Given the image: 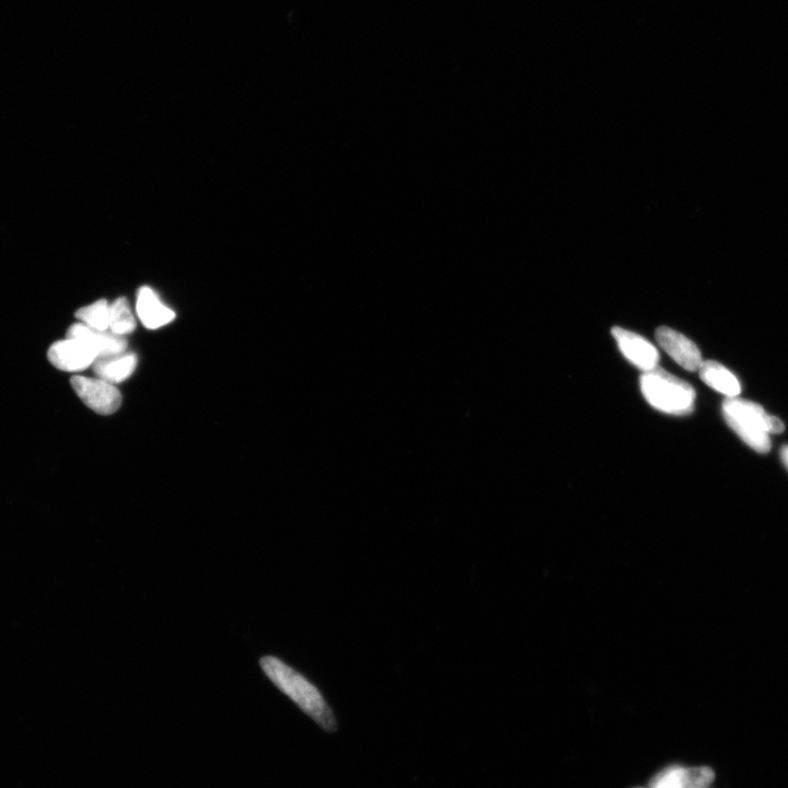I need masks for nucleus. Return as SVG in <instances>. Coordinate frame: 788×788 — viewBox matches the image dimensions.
I'll return each instance as SVG.
<instances>
[{
  "label": "nucleus",
  "instance_id": "14",
  "mask_svg": "<svg viewBox=\"0 0 788 788\" xmlns=\"http://www.w3.org/2000/svg\"><path fill=\"white\" fill-rule=\"evenodd\" d=\"M135 328L136 321L127 300L123 297L115 300L110 306L109 330L114 334L123 336L132 333Z\"/></svg>",
  "mask_w": 788,
  "mask_h": 788
},
{
  "label": "nucleus",
  "instance_id": "2",
  "mask_svg": "<svg viewBox=\"0 0 788 788\" xmlns=\"http://www.w3.org/2000/svg\"><path fill=\"white\" fill-rule=\"evenodd\" d=\"M727 424L757 453L767 454L771 449L770 434H782L784 423L769 415L758 403L738 398H728L723 404Z\"/></svg>",
  "mask_w": 788,
  "mask_h": 788
},
{
  "label": "nucleus",
  "instance_id": "11",
  "mask_svg": "<svg viewBox=\"0 0 788 788\" xmlns=\"http://www.w3.org/2000/svg\"><path fill=\"white\" fill-rule=\"evenodd\" d=\"M92 366H94V372L98 378L117 385L133 375L137 366V357L134 354L125 353L99 357Z\"/></svg>",
  "mask_w": 788,
  "mask_h": 788
},
{
  "label": "nucleus",
  "instance_id": "13",
  "mask_svg": "<svg viewBox=\"0 0 788 788\" xmlns=\"http://www.w3.org/2000/svg\"><path fill=\"white\" fill-rule=\"evenodd\" d=\"M76 318L85 326L97 330L108 331L110 326V306L106 300L81 308L76 312Z\"/></svg>",
  "mask_w": 788,
  "mask_h": 788
},
{
  "label": "nucleus",
  "instance_id": "1",
  "mask_svg": "<svg viewBox=\"0 0 788 788\" xmlns=\"http://www.w3.org/2000/svg\"><path fill=\"white\" fill-rule=\"evenodd\" d=\"M260 666L273 685L293 700L312 720L324 729L336 728L335 716L314 683L274 656L262 657Z\"/></svg>",
  "mask_w": 788,
  "mask_h": 788
},
{
  "label": "nucleus",
  "instance_id": "9",
  "mask_svg": "<svg viewBox=\"0 0 788 788\" xmlns=\"http://www.w3.org/2000/svg\"><path fill=\"white\" fill-rule=\"evenodd\" d=\"M67 338L85 342L97 353L98 358L120 355L127 349V342L123 336L109 330L97 331L80 322L68 329Z\"/></svg>",
  "mask_w": 788,
  "mask_h": 788
},
{
  "label": "nucleus",
  "instance_id": "10",
  "mask_svg": "<svg viewBox=\"0 0 788 788\" xmlns=\"http://www.w3.org/2000/svg\"><path fill=\"white\" fill-rule=\"evenodd\" d=\"M137 315L147 329L156 330L175 320L176 314L161 303L152 288L139 289L136 303Z\"/></svg>",
  "mask_w": 788,
  "mask_h": 788
},
{
  "label": "nucleus",
  "instance_id": "3",
  "mask_svg": "<svg viewBox=\"0 0 788 788\" xmlns=\"http://www.w3.org/2000/svg\"><path fill=\"white\" fill-rule=\"evenodd\" d=\"M641 390L647 402L660 412L681 416L694 409V389L660 367L643 374Z\"/></svg>",
  "mask_w": 788,
  "mask_h": 788
},
{
  "label": "nucleus",
  "instance_id": "7",
  "mask_svg": "<svg viewBox=\"0 0 788 788\" xmlns=\"http://www.w3.org/2000/svg\"><path fill=\"white\" fill-rule=\"evenodd\" d=\"M657 343L662 349L688 372H697L703 363L699 347L687 336L667 327L656 331Z\"/></svg>",
  "mask_w": 788,
  "mask_h": 788
},
{
  "label": "nucleus",
  "instance_id": "15",
  "mask_svg": "<svg viewBox=\"0 0 788 788\" xmlns=\"http://www.w3.org/2000/svg\"><path fill=\"white\" fill-rule=\"evenodd\" d=\"M781 458H782V461H783L785 467L788 469V446H784L782 448Z\"/></svg>",
  "mask_w": 788,
  "mask_h": 788
},
{
  "label": "nucleus",
  "instance_id": "6",
  "mask_svg": "<svg viewBox=\"0 0 788 788\" xmlns=\"http://www.w3.org/2000/svg\"><path fill=\"white\" fill-rule=\"evenodd\" d=\"M612 335L621 353L635 367L643 370L644 373L658 367L659 353L656 347L643 336L618 327L612 329Z\"/></svg>",
  "mask_w": 788,
  "mask_h": 788
},
{
  "label": "nucleus",
  "instance_id": "4",
  "mask_svg": "<svg viewBox=\"0 0 788 788\" xmlns=\"http://www.w3.org/2000/svg\"><path fill=\"white\" fill-rule=\"evenodd\" d=\"M71 384L81 401L98 414L110 415L121 407V392L106 380L75 376Z\"/></svg>",
  "mask_w": 788,
  "mask_h": 788
},
{
  "label": "nucleus",
  "instance_id": "5",
  "mask_svg": "<svg viewBox=\"0 0 788 788\" xmlns=\"http://www.w3.org/2000/svg\"><path fill=\"white\" fill-rule=\"evenodd\" d=\"M48 358L57 369L67 373H77L94 365L98 355L85 342L66 338L50 347Z\"/></svg>",
  "mask_w": 788,
  "mask_h": 788
},
{
  "label": "nucleus",
  "instance_id": "12",
  "mask_svg": "<svg viewBox=\"0 0 788 788\" xmlns=\"http://www.w3.org/2000/svg\"><path fill=\"white\" fill-rule=\"evenodd\" d=\"M700 377L704 384L727 398H737L741 392L740 382L737 377L722 364L714 361L703 362L699 368Z\"/></svg>",
  "mask_w": 788,
  "mask_h": 788
},
{
  "label": "nucleus",
  "instance_id": "8",
  "mask_svg": "<svg viewBox=\"0 0 788 788\" xmlns=\"http://www.w3.org/2000/svg\"><path fill=\"white\" fill-rule=\"evenodd\" d=\"M715 774L710 768L671 766L654 776L650 788H709Z\"/></svg>",
  "mask_w": 788,
  "mask_h": 788
}]
</instances>
